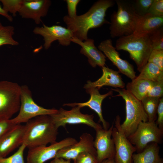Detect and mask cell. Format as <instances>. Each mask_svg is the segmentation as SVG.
<instances>
[{
	"label": "cell",
	"mask_w": 163,
	"mask_h": 163,
	"mask_svg": "<svg viewBox=\"0 0 163 163\" xmlns=\"http://www.w3.org/2000/svg\"><path fill=\"white\" fill-rule=\"evenodd\" d=\"M115 4L113 0H99L95 2L85 13L74 18L64 16L63 21L67 28L72 33L73 37L82 41L88 38L91 29L97 28L110 22L105 18L107 9Z\"/></svg>",
	"instance_id": "1"
},
{
	"label": "cell",
	"mask_w": 163,
	"mask_h": 163,
	"mask_svg": "<svg viewBox=\"0 0 163 163\" xmlns=\"http://www.w3.org/2000/svg\"><path fill=\"white\" fill-rule=\"evenodd\" d=\"M23 143L29 149L56 142L58 129L50 115L36 117L26 123Z\"/></svg>",
	"instance_id": "2"
},
{
	"label": "cell",
	"mask_w": 163,
	"mask_h": 163,
	"mask_svg": "<svg viewBox=\"0 0 163 163\" xmlns=\"http://www.w3.org/2000/svg\"><path fill=\"white\" fill-rule=\"evenodd\" d=\"M117 11L110 16V34L114 38L130 35L134 32L139 15L134 9L132 1L116 0Z\"/></svg>",
	"instance_id": "3"
},
{
	"label": "cell",
	"mask_w": 163,
	"mask_h": 163,
	"mask_svg": "<svg viewBox=\"0 0 163 163\" xmlns=\"http://www.w3.org/2000/svg\"><path fill=\"white\" fill-rule=\"evenodd\" d=\"M115 48L117 50L128 52L139 72L148 62L152 50L149 35L139 37L132 34L120 37L116 40Z\"/></svg>",
	"instance_id": "4"
},
{
	"label": "cell",
	"mask_w": 163,
	"mask_h": 163,
	"mask_svg": "<svg viewBox=\"0 0 163 163\" xmlns=\"http://www.w3.org/2000/svg\"><path fill=\"white\" fill-rule=\"evenodd\" d=\"M118 94L115 96L121 97L125 103L126 117L125 121L120 124L121 128L127 138L133 133L141 122L148 121V116L142 103L126 89L112 88Z\"/></svg>",
	"instance_id": "5"
},
{
	"label": "cell",
	"mask_w": 163,
	"mask_h": 163,
	"mask_svg": "<svg viewBox=\"0 0 163 163\" xmlns=\"http://www.w3.org/2000/svg\"><path fill=\"white\" fill-rule=\"evenodd\" d=\"M21 86L16 83L0 81V121L11 119L19 111Z\"/></svg>",
	"instance_id": "6"
},
{
	"label": "cell",
	"mask_w": 163,
	"mask_h": 163,
	"mask_svg": "<svg viewBox=\"0 0 163 163\" xmlns=\"http://www.w3.org/2000/svg\"><path fill=\"white\" fill-rule=\"evenodd\" d=\"M21 104L18 115L11 120L15 125L26 123L36 117L44 115H51L57 113L55 108L46 109L37 104L34 101L31 92L26 85L21 86Z\"/></svg>",
	"instance_id": "7"
},
{
	"label": "cell",
	"mask_w": 163,
	"mask_h": 163,
	"mask_svg": "<svg viewBox=\"0 0 163 163\" xmlns=\"http://www.w3.org/2000/svg\"><path fill=\"white\" fill-rule=\"evenodd\" d=\"M127 138L139 153L149 143H162L163 130L158 127L155 122H141L134 132Z\"/></svg>",
	"instance_id": "8"
},
{
	"label": "cell",
	"mask_w": 163,
	"mask_h": 163,
	"mask_svg": "<svg viewBox=\"0 0 163 163\" xmlns=\"http://www.w3.org/2000/svg\"><path fill=\"white\" fill-rule=\"evenodd\" d=\"M68 110L60 108L55 114L50 115L56 126L58 128H65L67 124H84L94 128L95 130L102 127L94 120L93 114H84L80 111L81 108L76 106Z\"/></svg>",
	"instance_id": "9"
},
{
	"label": "cell",
	"mask_w": 163,
	"mask_h": 163,
	"mask_svg": "<svg viewBox=\"0 0 163 163\" xmlns=\"http://www.w3.org/2000/svg\"><path fill=\"white\" fill-rule=\"evenodd\" d=\"M120 117L117 115L112 131V137L115 149V163H132V156L136 149L124 133L120 126Z\"/></svg>",
	"instance_id": "10"
},
{
	"label": "cell",
	"mask_w": 163,
	"mask_h": 163,
	"mask_svg": "<svg viewBox=\"0 0 163 163\" xmlns=\"http://www.w3.org/2000/svg\"><path fill=\"white\" fill-rule=\"evenodd\" d=\"M78 141L74 138L67 137L49 146L42 145L29 149L27 156V163H44L54 158L61 149L72 145Z\"/></svg>",
	"instance_id": "11"
},
{
	"label": "cell",
	"mask_w": 163,
	"mask_h": 163,
	"mask_svg": "<svg viewBox=\"0 0 163 163\" xmlns=\"http://www.w3.org/2000/svg\"><path fill=\"white\" fill-rule=\"evenodd\" d=\"M33 32L43 37V46L46 50L49 49L52 43L57 40L60 45L68 46L70 45L71 40L73 37L72 33L69 30L58 25L48 26L43 24V26L35 27Z\"/></svg>",
	"instance_id": "12"
},
{
	"label": "cell",
	"mask_w": 163,
	"mask_h": 163,
	"mask_svg": "<svg viewBox=\"0 0 163 163\" xmlns=\"http://www.w3.org/2000/svg\"><path fill=\"white\" fill-rule=\"evenodd\" d=\"M114 123L108 129L102 127L95 130L96 134L94 145L96 152V157L100 163L104 160L114 158L115 154L114 141L112 133Z\"/></svg>",
	"instance_id": "13"
},
{
	"label": "cell",
	"mask_w": 163,
	"mask_h": 163,
	"mask_svg": "<svg viewBox=\"0 0 163 163\" xmlns=\"http://www.w3.org/2000/svg\"><path fill=\"white\" fill-rule=\"evenodd\" d=\"M97 48L117 68L119 72L126 75L131 80L136 78L133 66L127 60L121 58L119 53L113 46L110 39L101 42Z\"/></svg>",
	"instance_id": "14"
},
{
	"label": "cell",
	"mask_w": 163,
	"mask_h": 163,
	"mask_svg": "<svg viewBox=\"0 0 163 163\" xmlns=\"http://www.w3.org/2000/svg\"><path fill=\"white\" fill-rule=\"evenodd\" d=\"M94 142V138L90 134L84 133L80 136L79 141L60 150L55 158L74 160L79 154L85 152H89L96 155Z\"/></svg>",
	"instance_id": "15"
},
{
	"label": "cell",
	"mask_w": 163,
	"mask_h": 163,
	"mask_svg": "<svg viewBox=\"0 0 163 163\" xmlns=\"http://www.w3.org/2000/svg\"><path fill=\"white\" fill-rule=\"evenodd\" d=\"M51 4L50 0H23L18 12L22 18L30 19L39 24L42 17L46 16Z\"/></svg>",
	"instance_id": "16"
},
{
	"label": "cell",
	"mask_w": 163,
	"mask_h": 163,
	"mask_svg": "<svg viewBox=\"0 0 163 163\" xmlns=\"http://www.w3.org/2000/svg\"><path fill=\"white\" fill-rule=\"evenodd\" d=\"M86 91L90 95V98L87 101L82 103L64 104L63 106L73 107L78 106L81 108L84 107H89L97 114L99 117V122H101L103 128L105 130L108 129L109 128L110 124L104 120L103 116L102 104L105 98L108 96L112 95V91H110L104 94H101L99 92V90L97 88H88L86 89Z\"/></svg>",
	"instance_id": "17"
},
{
	"label": "cell",
	"mask_w": 163,
	"mask_h": 163,
	"mask_svg": "<svg viewBox=\"0 0 163 163\" xmlns=\"http://www.w3.org/2000/svg\"><path fill=\"white\" fill-rule=\"evenodd\" d=\"M25 125H15L0 138V158H4L23 143Z\"/></svg>",
	"instance_id": "18"
},
{
	"label": "cell",
	"mask_w": 163,
	"mask_h": 163,
	"mask_svg": "<svg viewBox=\"0 0 163 163\" xmlns=\"http://www.w3.org/2000/svg\"><path fill=\"white\" fill-rule=\"evenodd\" d=\"M73 42L80 46V53L87 57L90 65L93 67L98 66L102 68L105 65L106 56L104 53L95 45L94 40L91 38L82 41L72 37L71 40Z\"/></svg>",
	"instance_id": "19"
},
{
	"label": "cell",
	"mask_w": 163,
	"mask_h": 163,
	"mask_svg": "<svg viewBox=\"0 0 163 163\" xmlns=\"http://www.w3.org/2000/svg\"><path fill=\"white\" fill-rule=\"evenodd\" d=\"M102 68L103 74L101 77L94 82L90 80L87 81V84L84 86L85 89L95 88L99 90L105 86H111L115 88H124L125 84L118 71L105 66Z\"/></svg>",
	"instance_id": "20"
},
{
	"label": "cell",
	"mask_w": 163,
	"mask_h": 163,
	"mask_svg": "<svg viewBox=\"0 0 163 163\" xmlns=\"http://www.w3.org/2000/svg\"><path fill=\"white\" fill-rule=\"evenodd\" d=\"M163 16H158L149 13L139 16L135 31L133 34L136 37H142L149 34L163 27Z\"/></svg>",
	"instance_id": "21"
},
{
	"label": "cell",
	"mask_w": 163,
	"mask_h": 163,
	"mask_svg": "<svg viewBox=\"0 0 163 163\" xmlns=\"http://www.w3.org/2000/svg\"><path fill=\"white\" fill-rule=\"evenodd\" d=\"M159 144L155 142L149 144L141 152L133 154V163H163L159 155Z\"/></svg>",
	"instance_id": "22"
},
{
	"label": "cell",
	"mask_w": 163,
	"mask_h": 163,
	"mask_svg": "<svg viewBox=\"0 0 163 163\" xmlns=\"http://www.w3.org/2000/svg\"><path fill=\"white\" fill-rule=\"evenodd\" d=\"M153 82L145 79H134L127 83L126 89L136 98L141 101L147 96Z\"/></svg>",
	"instance_id": "23"
},
{
	"label": "cell",
	"mask_w": 163,
	"mask_h": 163,
	"mask_svg": "<svg viewBox=\"0 0 163 163\" xmlns=\"http://www.w3.org/2000/svg\"><path fill=\"white\" fill-rule=\"evenodd\" d=\"M136 79H142L152 82L163 81V71L154 64L148 62Z\"/></svg>",
	"instance_id": "24"
},
{
	"label": "cell",
	"mask_w": 163,
	"mask_h": 163,
	"mask_svg": "<svg viewBox=\"0 0 163 163\" xmlns=\"http://www.w3.org/2000/svg\"><path fill=\"white\" fill-rule=\"evenodd\" d=\"M160 98L146 97L141 101L148 117V121L155 122L157 120V110Z\"/></svg>",
	"instance_id": "25"
},
{
	"label": "cell",
	"mask_w": 163,
	"mask_h": 163,
	"mask_svg": "<svg viewBox=\"0 0 163 163\" xmlns=\"http://www.w3.org/2000/svg\"><path fill=\"white\" fill-rule=\"evenodd\" d=\"M14 30V27L10 25L3 26L0 29V47L5 45H18V42L13 37Z\"/></svg>",
	"instance_id": "26"
},
{
	"label": "cell",
	"mask_w": 163,
	"mask_h": 163,
	"mask_svg": "<svg viewBox=\"0 0 163 163\" xmlns=\"http://www.w3.org/2000/svg\"><path fill=\"white\" fill-rule=\"evenodd\" d=\"M26 148L23 143L17 151L8 157L0 158V163H25L24 158V151Z\"/></svg>",
	"instance_id": "27"
},
{
	"label": "cell",
	"mask_w": 163,
	"mask_h": 163,
	"mask_svg": "<svg viewBox=\"0 0 163 163\" xmlns=\"http://www.w3.org/2000/svg\"><path fill=\"white\" fill-rule=\"evenodd\" d=\"M153 50H163V28L162 27L149 34Z\"/></svg>",
	"instance_id": "28"
},
{
	"label": "cell",
	"mask_w": 163,
	"mask_h": 163,
	"mask_svg": "<svg viewBox=\"0 0 163 163\" xmlns=\"http://www.w3.org/2000/svg\"><path fill=\"white\" fill-rule=\"evenodd\" d=\"M23 0H0L3 8L7 13L12 14L13 16H16L21 6Z\"/></svg>",
	"instance_id": "29"
},
{
	"label": "cell",
	"mask_w": 163,
	"mask_h": 163,
	"mask_svg": "<svg viewBox=\"0 0 163 163\" xmlns=\"http://www.w3.org/2000/svg\"><path fill=\"white\" fill-rule=\"evenodd\" d=\"M154 0H135L132 1L134 9L139 16L147 13Z\"/></svg>",
	"instance_id": "30"
},
{
	"label": "cell",
	"mask_w": 163,
	"mask_h": 163,
	"mask_svg": "<svg viewBox=\"0 0 163 163\" xmlns=\"http://www.w3.org/2000/svg\"><path fill=\"white\" fill-rule=\"evenodd\" d=\"M148 62L154 64L163 71V50H153Z\"/></svg>",
	"instance_id": "31"
},
{
	"label": "cell",
	"mask_w": 163,
	"mask_h": 163,
	"mask_svg": "<svg viewBox=\"0 0 163 163\" xmlns=\"http://www.w3.org/2000/svg\"><path fill=\"white\" fill-rule=\"evenodd\" d=\"M74 161V163H100L96 155L88 152L80 153Z\"/></svg>",
	"instance_id": "32"
},
{
	"label": "cell",
	"mask_w": 163,
	"mask_h": 163,
	"mask_svg": "<svg viewBox=\"0 0 163 163\" xmlns=\"http://www.w3.org/2000/svg\"><path fill=\"white\" fill-rule=\"evenodd\" d=\"M163 81L153 82L152 85L147 96L160 98L163 97Z\"/></svg>",
	"instance_id": "33"
},
{
	"label": "cell",
	"mask_w": 163,
	"mask_h": 163,
	"mask_svg": "<svg viewBox=\"0 0 163 163\" xmlns=\"http://www.w3.org/2000/svg\"><path fill=\"white\" fill-rule=\"evenodd\" d=\"M147 13L156 16H163V0H154Z\"/></svg>",
	"instance_id": "34"
},
{
	"label": "cell",
	"mask_w": 163,
	"mask_h": 163,
	"mask_svg": "<svg viewBox=\"0 0 163 163\" xmlns=\"http://www.w3.org/2000/svg\"><path fill=\"white\" fill-rule=\"evenodd\" d=\"M68 12V15L71 18H74L77 15V7L80 0H65Z\"/></svg>",
	"instance_id": "35"
},
{
	"label": "cell",
	"mask_w": 163,
	"mask_h": 163,
	"mask_svg": "<svg viewBox=\"0 0 163 163\" xmlns=\"http://www.w3.org/2000/svg\"><path fill=\"white\" fill-rule=\"evenodd\" d=\"M15 125L11 119L0 121V138Z\"/></svg>",
	"instance_id": "36"
},
{
	"label": "cell",
	"mask_w": 163,
	"mask_h": 163,
	"mask_svg": "<svg viewBox=\"0 0 163 163\" xmlns=\"http://www.w3.org/2000/svg\"><path fill=\"white\" fill-rule=\"evenodd\" d=\"M157 113L158 117L155 123L158 127L161 129L163 130V98L160 99L158 106Z\"/></svg>",
	"instance_id": "37"
},
{
	"label": "cell",
	"mask_w": 163,
	"mask_h": 163,
	"mask_svg": "<svg viewBox=\"0 0 163 163\" xmlns=\"http://www.w3.org/2000/svg\"><path fill=\"white\" fill-rule=\"evenodd\" d=\"M0 15L6 18L9 21L12 22L13 20L12 17L3 8L0 4Z\"/></svg>",
	"instance_id": "38"
},
{
	"label": "cell",
	"mask_w": 163,
	"mask_h": 163,
	"mask_svg": "<svg viewBox=\"0 0 163 163\" xmlns=\"http://www.w3.org/2000/svg\"><path fill=\"white\" fill-rule=\"evenodd\" d=\"M50 163H71L70 160H66L61 158H55Z\"/></svg>",
	"instance_id": "39"
},
{
	"label": "cell",
	"mask_w": 163,
	"mask_h": 163,
	"mask_svg": "<svg viewBox=\"0 0 163 163\" xmlns=\"http://www.w3.org/2000/svg\"><path fill=\"white\" fill-rule=\"evenodd\" d=\"M100 163H115L114 158H109L105 159Z\"/></svg>",
	"instance_id": "40"
},
{
	"label": "cell",
	"mask_w": 163,
	"mask_h": 163,
	"mask_svg": "<svg viewBox=\"0 0 163 163\" xmlns=\"http://www.w3.org/2000/svg\"><path fill=\"white\" fill-rule=\"evenodd\" d=\"M0 19V29L3 26Z\"/></svg>",
	"instance_id": "41"
}]
</instances>
